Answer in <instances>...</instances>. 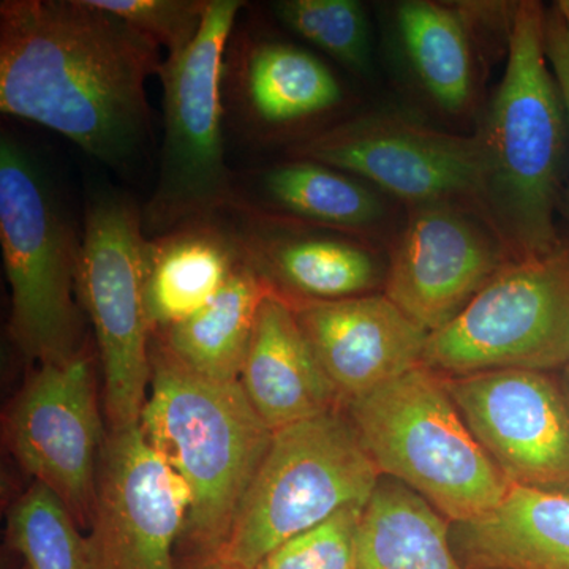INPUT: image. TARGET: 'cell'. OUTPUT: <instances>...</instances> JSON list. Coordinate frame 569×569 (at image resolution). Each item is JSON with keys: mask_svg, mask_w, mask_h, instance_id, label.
<instances>
[{"mask_svg": "<svg viewBox=\"0 0 569 569\" xmlns=\"http://www.w3.org/2000/svg\"><path fill=\"white\" fill-rule=\"evenodd\" d=\"M397 28L422 88L441 108L462 112L473 93V54L458 11L426 0L397 7Z\"/></svg>", "mask_w": 569, "mask_h": 569, "instance_id": "24", "label": "cell"}, {"mask_svg": "<svg viewBox=\"0 0 569 569\" xmlns=\"http://www.w3.org/2000/svg\"><path fill=\"white\" fill-rule=\"evenodd\" d=\"M0 244L11 287V335L26 355L63 362L84 350L74 301L81 242L31 156L0 141Z\"/></svg>", "mask_w": 569, "mask_h": 569, "instance_id": "7", "label": "cell"}, {"mask_svg": "<svg viewBox=\"0 0 569 569\" xmlns=\"http://www.w3.org/2000/svg\"><path fill=\"white\" fill-rule=\"evenodd\" d=\"M449 530L425 498L381 477L359 527L358 569H466Z\"/></svg>", "mask_w": 569, "mask_h": 569, "instance_id": "23", "label": "cell"}, {"mask_svg": "<svg viewBox=\"0 0 569 569\" xmlns=\"http://www.w3.org/2000/svg\"><path fill=\"white\" fill-rule=\"evenodd\" d=\"M291 156L353 174L411 208L479 203L481 156L475 134L438 132L395 116H359L296 142Z\"/></svg>", "mask_w": 569, "mask_h": 569, "instance_id": "10", "label": "cell"}, {"mask_svg": "<svg viewBox=\"0 0 569 569\" xmlns=\"http://www.w3.org/2000/svg\"><path fill=\"white\" fill-rule=\"evenodd\" d=\"M271 291L246 260L208 306L153 339L197 376L239 381L260 307Z\"/></svg>", "mask_w": 569, "mask_h": 569, "instance_id": "22", "label": "cell"}, {"mask_svg": "<svg viewBox=\"0 0 569 569\" xmlns=\"http://www.w3.org/2000/svg\"><path fill=\"white\" fill-rule=\"evenodd\" d=\"M545 36L546 54L563 99L569 132V22L559 7L546 11Z\"/></svg>", "mask_w": 569, "mask_h": 569, "instance_id": "29", "label": "cell"}, {"mask_svg": "<svg viewBox=\"0 0 569 569\" xmlns=\"http://www.w3.org/2000/svg\"><path fill=\"white\" fill-rule=\"evenodd\" d=\"M452 402L511 485L569 492V406L542 372L443 377Z\"/></svg>", "mask_w": 569, "mask_h": 569, "instance_id": "14", "label": "cell"}, {"mask_svg": "<svg viewBox=\"0 0 569 569\" xmlns=\"http://www.w3.org/2000/svg\"><path fill=\"white\" fill-rule=\"evenodd\" d=\"M236 211L241 213V222L234 231L246 260L283 298H355L370 295L387 279L376 250L358 236Z\"/></svg>", "mask_w": 569, "mask_h": 569, "instance_id": "16", "label": "cell"}, {"mask_svg": "<svg viewBox=\"0 0 569 569\" xmlns=\"http://www.w3.org/2000/svg\"><path fill=\"white\" fill-rule=\"evenodd\" d=\"M565 397H567V402H568V406H569V372H568V378H567V388H565Z\"/></svg>", "mask_w": 569, "mask_h": 569, "instance_id": "31", "label": "cell"}, {"mask_svg": "<svg viewBox=\"0 0 569 569\" xmlns=\"http://www.w3.org/2000/svg\"><path fill=\"white\" fill-rule=\"evenodd\" d=\"M244 261L234 227L219 216L149 238L146 306L153 335L208 306Z\"/></svg>", "mask_w": 569, "mask_h": 569, "instance_id": "20", "label": "cell"}, {"mask_svg": "<svg viewBox=\"0 0 569 569\" xmlns=\"http://www.w3.org/2000/svg\"><path fill=\"white\" fill-rule=\"evenodd\" d=\"M61 497L36 481L13 505L9 539L29 569H88V539Z\"/></svg>", "mask_w": 569, "mask_h": 569, "instance_id": "25", "label": "cell"}, {"mask_svg": "<svg viewBox=\"0 0 569 569\" xmlns=\"http://www.w3.org/2000/svg\"><path fill=\"white\" fill-rule=\"evenodd\" d=\"M381 477L339 410L276 430L219 557L254 569L342 509L366 508Z\"/></svg>", "mask_w": 569, "mask_h": 569, "instance_id": "5", "label": "cell"}, {"mask_svg": "<svg viewBox=\"0 0 569 569\" xmlns=\"http://www.w3.org/2000/svg\"><path fill=\"white\" fill-rule=\"evenodd\" d=\"M511 260L515 254L478 206H418L392 247L385 295L432 335Z\"/></svg>", "mask_w": 569, "mask_h": 569, "instance_id": "12", "label": "cell"}, {"mask_svg": "<svg viewBox=\"0 0 569 569\" xmlns=\"http://www.w3.org/2000/svg\"><path fill=\"white\" fill-rule=\"evenodd\" d=\"M277 18L347 69L365 73L370 63V28L355 0H282Z\"/></svg>", "mask_w": 569, "mask_h": 569, "instance_id": "26", "label": "cell"}, {"mask_svg": "<svg viewBox=\"0 0 569 569\" xmlns=\"http://www.w3.org/2000/svg\"><path fill=\"white\" fill-rule=\"evenodd\" d=\"M223 99L247 133L271 134L312 121L343 99L336 74L316 56L282 41H244L224 56Z\"/></svg>", "mask_w": 569, "mask_h": 569, "instance_id": "17", "label": "cell"}, {"mask_svg": "<svg viewBox=\"0 0 569 569\" xmlns=\"http://www.w3.org/2000/svg\"><path fill=\"white\" fill-rule=\"evenodd\" d=\"M149 387L141 432L186 486L182 537L200 563L222 553L274 432L239 381L197 376L153 337Z\"/></svg>", "mask_w": 569, "mask_h": 569, "instance_id": "3", "label": "cell"}, {"mask_svg": "<svg viewBox=\"0 0 569 569\" xmlns=\"http://www.w3.org/2000/svg\"><path fill=\"white\" fill-rule=\"evenodd\" d=\"M284 299L343 403L421 366L429 332L387 295Z\"/></svg>", "mask_w": 569, "mask_h": 569, "instance_id": "15", "label": "cell"}, {"mask_svg": "<svg viewBox=\"0 0 569 569\" xmlns=\"http://www.w3.org/2000/svg\"><path fill=\"white\" fill-rule=\"evenodd\" d=\"M242 6L211 0L193 43L164 58L159 178L141 212L148 238L219 216L234 203V178L224 159L222 81L228 40Z\"/></svg>", "mask_w": 569, "mask_h": 569, "instance_id": "6", "label": "cell"}, {"mask_svg": "<svg viewBox=\"0 0 569 569\" xmlns=\"http://www.w3.org/2000/svg\"><path fill=\"white\" fill-rule=\"evenodd\" d=\"M194 569H249L231 563V561L222 559V557H213V559L200 561Z\"/></svg>", "mask_w": 569, "mask_h": 569, "instance_id": "30", "label": "cell"}, {"mask_svg": "<svg viewBox=\"0 0 569 569\" xmlns=\"http://www.w3.org/2000/svg\"><path fill=\"white\" fill-rule=\"evenodd\" d=\"M346 406L380 473L425 498L449 523L488 515L511 489L468 429L443 377L427 367Z\"/></svg>", "mask_w": 569, "mask_h": 569, "instance_id": "4", "label": "cell"}, {"mask_svg": "<svg viewBox=\"0 0 569 569\" xmlns=\"http://www.w3.org/2000/svg\"><path fill=\"white\" fill-rule=\"evenodd\" d=\"M546 10L520 2L512 13L508 62L481 129L479 211L515 258L561 244L553 222L567 111L546 54Z\"/></svg>", "mask_w": 569, "mask_h": 569, "instance_id": "2", "label": "cell"}, {"mask_svg": "<svg viewBox=\"0 0 569 569\" xmlns=\"http://www.w3.org/2000/svg\"><path fill=\"white\" fill-rule=\"evenodd\" d=\"M104 438L86 350L69 361L40 365L10 411L14 456L88 529Z\"/></svg>", "mask_w": 569, "mask_h": 569, "instance_id": "13", "label": "cell"}, {"mask_svg": "<svg viewBox=\"0 0 569 569\" xmlns=\"http://www.w3.org/2000/svg\"><path fill=\"white\" fill-rule=\"evenodd\" d=\"M162 50L92 0L0 3V111L121 167L151 130Z\"/></svg>", "mask_w": 569, "mask_h": 569, "instance_id": "1", "label": "cell"}, {"mask_svg": "<svg viewBox=\"0 0 569 569\" xmlns=\"http://www.w3.org/2000/svg\"><path fill=\"white\" fill-rule=\"evenodd\" d=\"M466 569H569V492L511 486L488 515L451 523Z\"/></svg>", "mask_w": 569, "mask_h": 569, "instance_id": "19", "label": "cell"}, {"mask_svg": "<svg viewBox=\"0 0 569 569\" xmlns=\"http://www.w3.org/2000/svg\"><path fill=\"white\" fill-rule=\"evenodd\" d=\"M365 509L350 507L288 539L254 569H358V537Z\"/></svg>", "mask_w": 569, "mask_h": 569, "instance_id": "27", "label": "cell"}, {"mask_svg": "<svg viewBox=\"0 0 569 569\" xmlns=\"http://www.w3.org/2000/svg\"><path fill=\"white\" fill-rule=\"evenodd\" d=\"M239 383L257 413L276 432L339 410V392L287 299L266 296Z\"/></svg>", "mask_w": 569, "mask_h": 569, "instance_id": "18", "label": "cell"}, {"mask_svg": "<svg viewBox=\"0 0 569 569\" xmlns=\"http://www.w3.org/2000/svg\"><path fill=\"white\" fill-rule=\"evenodd\" d=\"M241 209L362 238L383 220L385 204L362 179L312 160L295 159L236 187Z\"/></svg>", "mask_w": 569, "mask_h": 569, "instance_id": "21", "label": "cell"}, {"mask_svg": "<svg viewBox=\"0 0 569 569\" xmlns=\"http://www.w3.org/2000/svg\"><path fill=\"white\" fill-rule=\"evenodd\" d=\"M187 516L186 486L140 425L110 430L86 538L88 569H176L173 549Z\"/></svg>", "mask_w": 569, "mask_h": 569, "instance_id": "11", "label": "cell"}, {"mask_svg": "<svg viewBox=\"0 0 569 569\" xmlns=\"http://www.w3.org/2000/svg\"><path fill=\"white\" fill-rule=\"evenodd\" d=\"M24 569H29L28 567H26Z\"/></svg>", "mask_w": 569, "mask_h": 569, "instance_id": "32", "label": "cell"}, {"mask_svg": "<svg viewBox=\"0 0 569 569\" xmlns=\"http://www.w3.org/2000/svg\"><path fill=\"white\" fill-rule=\"evenodd\" d=\"M148 244L142 213L130 201L103 197L88 209L78 291L96 329L110 430L140 425L151 385Z\"/></svg>", "mask_w": 569, "mask_h": 569, "instance_id": "9", "label": "cell"}, {"mask_svg": "<svg viewBox=\"0 0 569 569\" xmlns=\"http://www.w3.org/2000/svg\"><path fill=\"white\" fill-rule=\"evenodd\" d=\"M152 40L167 58L181 54L200 33L211 0H92Z\"/></svg>", "mask_w": 569, "mask_h": 569, "instance_id": "28", "label": "cell"}, {"mask_svg": "<svg viewBox=\"0 0 569 569\" xmlns=\"http://www.w3.org/2000/svg\"><path fill=\"white\" fill-rule=\"evenodd\" d=\"M569 362V244L505 264L458 317L429 335L421 365L441 377Z\"/></svg>", "mask_w": 569, "mask_h": 569, "instance_id": "8", "label": "cell"}]
</instances>
